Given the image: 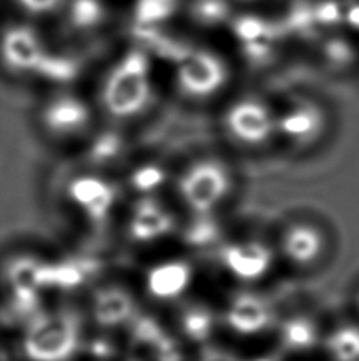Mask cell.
<instances>
[{
    "mask_svg": "<svg viewBox=\"0 0 359 361\" xmlns=\"http://www.w3.org/2000/svg\"><path fill=\"white\" fill-rule=\"evenodd\" d=\"M233 173L214 157L196 159L176 178L177 197L191 216H215L233 192Z\"/></svg>",
    "mask_w": 359,
    "mask_h": 361,
    "instance_id": "7a4b0ae2",
    "label": "cell"
},
{
    "mask_svg": "<svg viewBox=\"0 0 359 361\" xmlns=\"http://www.w3.org/2000/svg\"><path fill=\"white\" fill-rule=\"evenodd\" d=\"M280 344L290 353H306L315 349L322 339L317 322L309 315H293L280 325Z\"/></svg>",
    "mask_w": 359,
    "mask_h": 361,
    "instance_id": "d6986e66",
    "label": "cell"
},
{
    "mask_svg": "<svg viewBox=\"0 0 359 361\" xmlns=\"http://www.w3.org/2000/svg\"><path fill=\"white\" fill-rule=\"evenodd\" d=\"M152 97L151 62L146 51L130 49L108 70L100 102L114 119L127 121L144 111Z\"/></svg>",
    "mask_w": 359,
    "mask_h": 361,
    "instance_id": "6da1fadb",
    "label": "cell"
},
{
    "mask_svg": "<svg viewBox=\"0 0 359 361\" xmlns=\"http://www.w3.org/2000/svg\"><path fill=\"white\" fill-rule=\"evenodd\" d=\"M328 247L325 231L318 225L306 221L291 222L282 231L279 250L290 265L303 269L315 267Z\"/></svg>",
    "mask_w": 359,
    "mask_h": 361,
    "instance_id": "9c48e42d",
    "label": "cell"
},
{
    "mask_svg": "<svg viewBox=\"0 0 359 361\" xmlns=\"http://www.w3.org/2000/svg\"><path fill=\"white\" fill-rule=\"evenodd\" d=\"M81 320L72 309L38 314L23 336V352L30 361H68L80 347Z\"/></svg>",
    "mask_w": 359,
    "mask_h": 361,
    "instance_id": "3957f363",
    "label": "cell"
},
{
    "mask_svg": "<svg viewBox=\"0 0 359 361\" xmlns=\"http://www.w3.org/2000/svg\"><path fill=\"white\" fill-rule=\"evenodd\" d=\"M358 307H359V293H358Z\"/></svg>",
    "mask_w": 359,
    "mask_h": 361,
    "instance_id": "836d02e7",
    "label": "cell"
},
{
    "mask_svg": "<svg viewBox=\"0 0 359 361\" xmlns=\"http://www.w3.org/2000/svg\"><path fill=\"white\" fill-rule=\"evenodd\" d=\"M91 119L92 114L87 103L80 97L68 94L51 99L42 111L43 126L48 132L59 137H70L86 130Z\"/></svg>",
    "mask_w": 359,
    "mask_h": 361,
    "instance_id": "5bb4252c",
    "label": "cell"
},
{
    "mask_svg": "<svg viewBox=\"0 0 359 361\" xmlns=\"http://www.w3.org/2000/svg\"><path fill=\"white\" fill-rule=\"evenodd\" d=\"M177 66V86L191 99H209L225 86L227 68L222 61L208 51L189 49Z\"/></svg>",
    "mask_w": 359,
    "mask_h": 361,
    "instance_id": "52a82bcc",
    "label": "cell"
},
{
    "mask_svg": "<svg viewBox=\"0 0 359 361\" xmlns=\"http://www.w3.org/2000/svg\"><path fill=\"white\" fill-rule=\"evenodd\" d=\"M54 54L40 32L27 23H11L0 30V66L8 73L43 80Z\"/></svg>",
    "mask_w": 359,
    "mask_h": 361,
    "instance_id": "277c9868",
    "label": "cell"
},
{
    "mask_svg": "<svg viewBox=\"0 0 359 361\" xmlns=\"http://www.w3.org/2000/svg\"><path fill=\"white\" fill-rule=\"evenodd\" d=\"M345 11L347 10L337 0H325L313 6V18H315V24L334 25L344 21Z\"/></svg>",
    "mask_w": 359,
    "mask_h": 361,
    "instance_id": "83f0119b",
    "label": "cell"
},
{
    "mask_svg": "<svg viewBox=\"0 0 359 361\" xmlns=\"http://www.w3.org/2000/svg\"><path fill=\"white\" fill-rule=\"evenodd\" d=\"M200 361H239L234 355L219 349H209L203 353Z\"/></svg>",
    "mask_w": 359,
    "mask_h": 361,
    "instance_id": "4dcf8cb0",
    "label": "cell"
},
{
    "mask_svg": "<svg viewBox=\"0 0 359 361\" xmlns=\"http://www.w3.org/2000/svg\"><path fill=\"white\" fill-rule=\"evenodd\" d=\"M165 180V173L157 165H146L141 166L132 176V184L137 190L143 193H149L158 189Z\"/></svg>",
    "mask_w": 359,
    "mask_h": 361,
    "instance_id": "4316f807",
    "label": "cell"
},
{
    "mask_svg": "<svg viewBox=\"0 0 359 361\" xmlns=\"http://www.w3.org/2000/svg\"><path fill=\"white\" fill-rule=\"evenodd\" d=\"M177 0H137L134 23L137 27H153L175 15Z\"/></svg>",
    "mask_w": 359,
    "mask_h": 361,
    "instance_id": "603a6c76",
    "label": "cell"
},
{
    "mask_svg": "<svg viewBox=\"0 0 359 361\" xmlns=\"http://www.w3.org/2000/svg\"><path fill=\"white\" fill-rule=\"evenodd\" d=\"M286 29L307 32L315 27V18H313V6L307 4H296L293 6L286 19Z\"/></svg>",
    "mask_w": 359,
    "mask_h": 361,
    "instance_id": "f546056e",
    "label": "cell"
},
{
    "mask_svg": "<svg viewBox=\"0 0 359 361\" xmlns=\"http://www.w3.org/2000/svg\"><path fill=\"white\" fill-rule=\"evenodd\" d=\"M275 254L267 243L255 238L225 243L219 250L222 269L241 283H255L272 271Z\"/></svg>",
    "mask_w": 359,
    "mask_h": 361,
    "instance_id": "8992f818",
    "label": "cell"
},
{
    "mask_svg": "<svg viewBox=\"0 0 359 361\" xmlns=\"http://www.w3.org/2000/svg\"><path fill=\"white\" fill-rule=\"evenodd\" d=\"M223 128L236 145L256 149L275 137V116L265 103L244 99L233 103L223 116Z\"/></svg>",
    "mask_w": 359,
    "mask_h": 361,
    "instance_id": "5b68a950",
    "label": "cell"
},
{
    "mask_svg": "<svg viewBox=\"0 0 359 361\" xmlns=\"http://www.w3.org/2000/svg\"><path fill=\"white\" fill-rule=\"evenodd\" d=\"M195 282V268L185 259L158 262L146 271L144 288L152 300L175 302L189 292Z\"/></svg>",
    "mask_w": 359,
    "mask_h": 361,
    "instance_id": "30bf717a",
    "label": "cell"
},
{
    "mask_svg": "<svg viewBox=\"0 0 359 361\" xmlns=\"http://www.w3.org/2000/svg\"><path fill=\"white\" fill-rule=\"evenodd\" d=\"M134 300L130 292L122 287L100 288L94 296L92 315L101 328H118L128 324L134 315Z\"/></svg>",
    "mask_w": 359,
    "mask_h": 361,
    "instance_id": "2e32d148",
    "label": "cell"
},
{
    "mask_svg": "<svg viewBox=\"0 0 359 361\" xmlns=\"http://www.w3.org/2000/svg\"><path fill=\"white\" fill-rule=\"evenodd\" d=\"M116 143H118V138L106 137V146H113V145H116ZM108 152H110V151L105 149V147H101V149H97V154H99V156H101V157L110 156V154H108Z\"/></svg>",
    "mask_w": 359,
    "mask_h": 361,
    "instance_id": "d6a6232c",
    "label": "cell"
},
{
    "mask_svg": "<svg viewBox=\"0 0 359 361\" xmlns=\"http://www.w3.org/2000/svg\"><path fill=\"white\" fill-rule=\"evenodd\" d=\"M84 281V269L76 263H44L43 265V288L56 287L70 290L78 287Z\"/></svg>",
    "mask_w": 359,
    "mask_h": 361,
    "instance_id": "cb8c5ba5",
    "label": "cell"
},
{
    "mask_svg": "<svg viewBox=\"0 0 359 361\" xmlns=\"http://www.w3.org/2000/svg\"><path fill=\"white\" fill-rule=\"evenodd\" d=\"M325 116L322 109L312 103H298L275 118V133L288 145L307 147L322 137Z\"/></svg>",
    "mask_w": 359,
    "mask_h": 361,
    "instance_id": "4fadbf2b",
    "label": "cell"
},
{
    "mask_svg": "<svg viewBox=\"0 0 359 361\" xmlns=\"http://www.w3.org/2000/svg\"><path fill=\"white\" fill-rule=\"evenodd\" d=\"M345 21H347L351 27L359 29V4L351 5L350 8L345 11Z\"/></svg>",
    "mask_w": 359,
    "mask_h": 361,
    "instance_id": "1f68e13d",
    "label": "cell"
},
{
    "mask_svg": "<svg viewBox=\"0 0 359 361\" xmlns=\"http://www.w3.org/2000/svg\"><path fill=\"white\" fill-rule=\"evenodd\" d=\"M233 30L250 59L255 62L265 61L271 54L274 38L277 37V27L261 18L241 16L233 23Z\"/></svg>",
    "mask_w": 359,
    "mask_h": 361,
    "instance_id": "ac0fdd59",
    "label": "cell"
},
{
    "mask_svg": "<svg viewBox=\"0 0 359 361\" xmlns=\"http://www.w3.org/2000/svg\"><path fill=\"white\" fill-rule=\"evenodd\" d=\"M179 330L190 343H208L215 330V315L206 305L184 306L179 314Z\"/></svg>",
    "mask_w": 359,
    "mask_h": 361,
    "instance_id": "ffe728a7",
    "label": "cell"
},
{
    "mask_svg": "<svg viewBox=\"0 0 359 361\" xmlns=\"http://www.w3.org/2000/svg\"><path fill=\"white\" fill-rule=\"evenodd\" d=\"M275 312L265 296L244 292L229 296L222 311V322L229 331L241 338H255L272 326Z\"/></svg>",
    "mask_w": 359,
    "mask_h": 361,
    "instance_id": "ba28073f",
    "label": "cell"
},
{
    "mask_svg": "<svg viewBox=\"0 0 359 361\" xmlns=\"http://www.w3.org/2000/svg\"><path fill=\"white\" fill-rule=\"evenodd\" d=\"M59 15L70 34L87 37L105 27L110 8L106 0H65Z\"/></svg>",
    "mask_w": 359,
    "mask_h": 361,
    "instance_id": "e0dca14e",
    "label": "cell"
},
{
    "mask_svg": "<svg viewBox=\"0 0 359 361\" xmlns=\"http://www.w3.org/2000/svg\"><path fill=\"white\" fill-rule=\"evenodd\" d=\"M190 13L198 24L208 27L227 21L229 6L227 0H194Z\"/></svg>",
    "mask_w": 359,
    "mask_h": 361,
    "instance_id": "d4e9b609",
    "label": "cell"
},
{
    "mask_svg": "<svg viewBox=\"0 0 359 361\" xmlns=\"http://www.w3.org/2000/svg\"><path fill=\"white\" fill-rule=\"evenodd\" d=\"M220 230L215 216H191V221L182 228V241L185 246L204 249L219 240Z\"/></svg>",
    "mask_w": 359,
    "mask_h": 361,
    "instance_id": "7402d4cb",
    "label": "cell"
},
{
    "mask_svg": "<svg viewBox=\"0 0 359 361\" xmlns=\"http://www.w3.org/2000/svg\"><path fill=\"white\" fill-rule=\"evenodd\" d=\"M325 56L328 57V61L332 66L345 67L348 63L353 62L355 59V51L350 47V43L341 38H332L325 47Z\"/></svg>",
    "mask_w": 359,
    "mask_h": 361,
    "instance_id": "f1b7e54d",
    "label": "cell"
},
{
    "mask_svg": "<svg viewBox=\"0 0 359 361\" xmlns=\"http://www.w3.org/2000/svg\"><path fill=\"white\" fill-rule=\"evenodd\" d=\"M325 349L332 361H359V326H337L326 336Z\"/></svg>",
    "mask_w": 359,
    "mask_h": 361,
    "instance_id": "44dd1931",
    "label": "cell"
},
{
    "mask_svg": "<svg viewBox=\"0 0 359 361\" xmlns=\"http://www.w3.org/2000/svg\"><path fill=\"white\" fill-rule=\"evenodd\" d=\"M68 197L89 221L103 224L116 204V189L106 179L82 175L68 184Z\"/></svg>",
    "mask_w": 359,
    "mask_h": 361,
    "instance_id": "7c38bea8",
    "label": "cell"
},
{
    "mask_svg": "<svg viewBox=\"0 0 359 361\" xmlns=\"http://www.w3.org/2000/svg\"><path fill=\"white\" fill-rule=\"evenodd\" d=\"M176 228L177 222L172 212L152 197L138 200L128 219V236L138 244L162 241L175 233Z\"/></svg>",
    "mask_w": 359,
    "mask_h": 361,
    "instance_id": "8fae6325",
    "label": "cell"
},
{
    "mask_svg": "<svg viewBox=\"0 0 359 361\" xmlns=\"http://www.w3.org/2000/svg\"><path fill=\"white\" fill-rule=\"evenodd\" d=\"M65 0H13L16 8L29 18H49L59 15Z\"/></svg>",
    "mask_w": 359,
    "mask_h": 361,
    "instance_id": "484cf974",
    "label": "cell"
},
{
    "mask_svg": "<svg viewBox=\"0 0 359 361\" xmlns=\"http://www.w3.org/2000/svg\"><path fill=\"white\" fill-rule=\"evenodd\" d=\"M43 265L44 262L34 257H19L6 269V279L15 295L16 306L24 311L35 305L38 293L43 290Z\"/></svg>",
    "mask_w": 359,
    "mask_h": 361,
    "instance_id": "9a60e30c",
    "label": "cell"
}]
</instances>
